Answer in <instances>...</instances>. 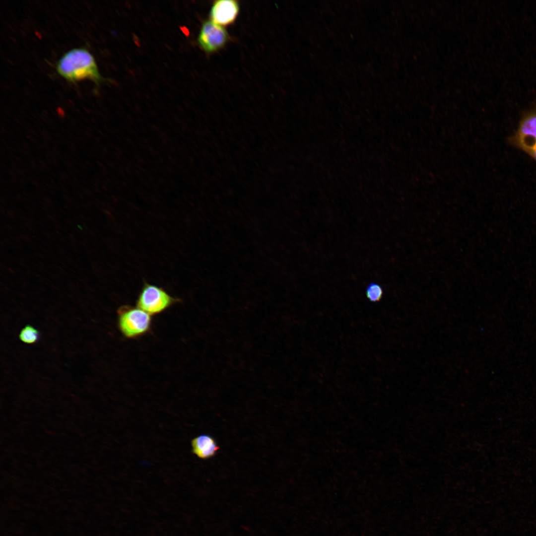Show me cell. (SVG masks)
Returning <instances> with one entry per match:
<instances>
[{"instance_id":"1","label":"cell","mask_w":536,"mask_h":536,"mask_svg":"<svg viewBox=\"0 0 536 536\" xmlns=\"http://www.w3.org/2000/svg\"><path fill=\"white\" fill-rule=\"evenodd\" d=\"M56 70L70 82L89 79L98 84L103 80L94 58L84 48H73L64 54L57 63Z\"/></svg>"},{"instance_id":"2","label":"cell","mask_w":536,"mask_h":536,"mask_svg":"<svg viewBox=\"0 0 536 536\" xmlns=\"http://www.w3.org/2000/svg\"><path fill=\"white\" fill-rule=\"evenodd\" d=\"M151 316L143 310L129 305L120 306L117 310V327L124 337L135 339L149 333Z\"/></svg>"},{"instance_id":"3","label":"cell","mask_w":536,"mask_h":536,"mask_svg":"<svg viewBox=\"0 0 536 536\" xmlns=\"http://www.w3.org/2000/svg\"><path fill=\"white\" fill-rule=\"evenodd\" d=\"M181 301V299L171 296L163 288L144 282L136 300V306L154 316Z\"/></svg>"},{"instance_id":"4","label":"cell","mask_w":536,"mask_h":536,"mask_svg":"<svg viewBox=\"0 0 536 536\" xmlns=\"http://www.w3.org/2000/svg\"><path fill=\"white\" fill-rule=\"evenodd\" d=\"M512 142L536 160V113L526 115L520 122Z\"/></svg>"},{"instance_id":"5","label":"cell","mask_w":536,"mask_h":536,"mask_svg":"<svg viewBox=\"0 0 536 536\" xmlns=\"http://www.w3.org/2000/svg\"><path fill=\"white\" fill-rule=\"evenodd\" d=\"M228 38L225 29L212 21H207L202 25L198 42L205 52L212 53L222 48Z\"/></svg>"},{"instance_id":"6","label":"cell","mask_w":536,"mask_h":536,"mask_svg":"<svg viewBox=\"0 0 536 536\" xmlns=\"http://www.w3.org/2000/svg\"><path fill=\"white\" fill-rule=\"evenodd\" d=\"M239 11L237 1L220 0L214 2L210 10V18L217 25H228L236 20Z\"/></svg>"},{"instance_id":"7","label":"cell","mask_w":536,"mask_h":536,"mask_svg":"<svg viewBox=\"0 0 536 536\" xmlns=\"http://www.w3.org/2000/svg\"><path fill=\"white\" fill-rule=\"evenodd\" d=\"M192 453L199 458L208 460L214 457L219 450L215 439L211 435L202 434L191 441Z\"/></svg>"},{"instance_id":"8","label":"cell","mask_w":536,"mask_h":536,"mask_svg":"<svg viewBox=\"0 0 536 536\" xmlns=\"http://www.w3.org/2000/svg\"><path fill=\"white\" fill-rule=\"evenodd\" d=\"M21 341L26 344H34L39 339V331L31 325H27L20 332L19 335Z\"/></svg>"},{"instance_id":"9","label":"cell","mask_w":536,"mask_h":536,"mask_svg":"<svg viewBox=\"0 0 536 536\" xmlns=\"http://www.w3.org/2000/svg\"><path fill=\"white\" fill-rule=\"evenodd\" d=\"M365 294L369 301L374 303L378 302L382 298L383 289L379 284L371 282L366 287Z\"/></svg>"}]
</instances>
